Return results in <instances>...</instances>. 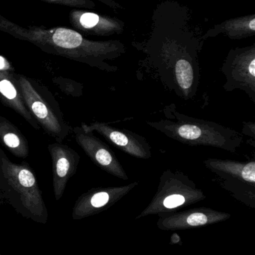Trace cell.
<instances>
[{"label": "cell", "mask_w": 255, "mask_h": 255, "mask_svg": "<svg viewBox=\"0 0 255 255\" xmlns=\"http://www.w3.org/2000/svg\"><path fill=\"white\" fill-rule=\"evenodd\" d=\"M52 159V187L55 200L61 199L69 180L77 171L80 156L68 145L59 142L48 145Z\"/></svg>", "instance_id": "obj_9"}, {"label": "cell", "mask_w": 255, "mask_h": 255, "mask_svg": "<svg viewBox=\"0 0 255 255\" xmlns=\"http://www.w3.org/2000/svg\"><path fill=\"white\" fill-rule=\"evenodd\" d=\"M208 217L203 213H193L187 218V222L190 226H203L208 223Z\"/></svg>", "instance_id": "obj_15"}, {"label": "cell", "mask_w": 255, "mask_h": 255, "mask_svg": "<svg viewBox=\"0 0 255 255\" xmlns=\"http://www.w3.org/2000/svg\"><path fill=\"white\" fill-rule=\"evenodd\" d=\"M225 34L232 40H241L254 36L255 34V15H247L232 18L214 25L203 36L204 40L219 34Z\"/></svg>", "instance_id": "obj_12"}, {"label": "cell", "mask_w": 255, "mask_h": 255, "mask_svg": "<svg viewBox=\"0 0 255 255\" xmlns=\"http://www.w3.org/2000/svg\"><path fill=\"white\" fill-rule=\"evenodd\" d=\"M81 128L86 132H97L112 145L132 157L147 160L152 156L151 146L146 138L131 130L112 127L103 122H94L89 125L82 124Z\"/></svg>", "instance_id": "obj_6"}, {"label": "cell", "mask_w": 255, "mask_h": 255, "mask_svg": "<svg viewBox=\"0 0 255 255\" xmlns=\"http://www.w3.org/2000/svg\"><path fill=\"white\" fill-rule=\"evenodd\" d=\"M0 142L15 157H28L29 148L26 138L17 127L2 116H0Z\"/></svg>", "instance_id": "obj_13"}, {"label": "cell", "mask_w": 255, "mask_h": 255, "mask_svg": "<svg viewBox=\"0 0 255 255\" xmlns=\"http://www.w3.org/2000/svg\"><path fill=\"white\" fill-rule=\"evenodd\" d=\"M137 185L134 182L127 186L112 188L94 189L88 193L82 195L73 207L72 217L73 220H79L89 214L91 211L103 208L110 202L115 194L120 192L130 190Z\"/></svg>", "instance_id": "obj_11"}, {"label": "cell", "mask_w": 255, "mask_h": 255, "mask_svg": "<svg viewBox=\"0 0 255 255\" xmlns=\"http://www.w3.org/2000/svg\"><path fill=\"white\" fill-rule=\"evenodd\" d=\"M243 133L244 135L250 136L253 140H255V124L253 122H246L244 124V128H243Z\"/></svg>", "instance_id": "obj_16"}, {"label": "cell", "mask_w": 255, "mask_h": 255, "mask_svg": "<svg viewBox=\"0 0 255 255\" xmlns=\"http://www.w3.org/2000/svg\"></svg>", "instance_id": "obj_19"}, {"label": "cell", "mask_w": 255, "mask_h": 255, "mask_svg": "<svg viewBox=\"0 0 255 255\" xmlns=\"http://www.w3.org/2000/svg\"><path fill=\"white\" fill-rule=\"evenodd\" d=\"M226 92L241 90L255 103V44L231 49L221 68Z\"/></svg>", "instance_id": "obj_5"}, {"label": "cell", "mask_w": 255, "mask_h": 255, "mask_svg": "<svg viewBox=\"0 0 255 255\" xmlns=\"http://www.w3.org/2000/svg\"><path fill=\"white\" fill-rule=\"evenodd\" d=\"M0 71L13 72V69L10 67V64L2 56H0Z\"/></svg>", "instance_id": "obj_17"}, {"label": "cell", "mask_w": 255, "mask_h": 255, "mask_svg": "<svg viewBox=\"0 0 255 255\" xmlns=\"http://www.w3.org/2000/svg\"><path fill=\"white\" fill-rule=\"evenodd\" d=\"M50 1H57V0H50Z\"/></svg>", "instance_id": "obj_18"}, {"label": "cell", "mask_w": 255, "mask_h": 255, "mask_svg": "<svg viewBox=\"0 0 255 255\" xmlns=\"http://www.w3.org/2000/svg\"><path fill=\"white\" fill-rule=\"evenodd\" d=\"M0 101L22 117L31 127L40 129V126L25 106L14 72L0 71Z\"/></svg>", "instance_id": "obj_10"}, {"label": "cell", "mask_w": 255, "mask_h": 255, "mask_svg": "<svg viewBox=\"0 0 255 255\" xmlns=\"http://www.w3.org/2000/svg\"><path fill=\"white\" fill-rule=\"evenodd\" d=\"M75 140L83 150L84 152L105 172L122 180L129 178L122 165L115 156V153L103 141L94 134L93 132H86L82 128H73Z\"/></svg>", "instance_id": "obj_7"}, {"label": "cell", "mask_w": 255, "mask_h": 255, "mask_svg": "<svg viewBox=\"0 0 255 255\" xmlns=\"http://www.w3.org/2000/svg\"><path fill=\"white\" fill-rule=\"evenodd\" d=\"M133 45L145 55L137 71L139 78L146 75L184 101L196 98L201 82L200 40L190 33L154 32L146 43Z\"/></svg>", "instance_id": "obj_1"}, {"label": "cell", "mask_w": 255, "mask_h": 255, "mask_svg": "<svg viewBox=\"0 0 255 255\" xmlns=\"http://www.w3.org/2000/svg\"><path fill=\"white\" fill-rule=\"evenodd\" d=\"M0 203L9 205L24 218L46 224L47 208L38 181L29 165L16 163L0 147Z\"/></svg>", "instance_id": "obj_3"}, {"label": "cell", "mask_w": 255, "mask_h": 255, "mask_svg": "<svg viewBox=\"0 0 255 255\" xmlns=\"http://www.w3.org/2000/svg\"><path fill=\"white\" fill-rule=\"evenodd\" d=\"M207 169L223 181L227 188H254L255 187V161H236L208 158L204 161Z\"/></svg>", "instance_id": "obj_8"}, {"label": "cell", "mask_w": 255, "mask_h": 255, "mask_svg": "<svg viewBox=\"0 0 255 255\" xmlns=\"http://www.w3.org/2000/svg\"><path fill=\"white\" fill-rule=\"evenodd\" d=\"M16 79L25 106L37 124L58 142L64 140L73 128L55 113L29 79L19 74Z\"/></svg>", "instance_id": "obj_4"}, {"label": "cell", "mask_w": 255, "mask_h": 255, "mask_svg": "<svg viewBox=\"0 0 255 255\" xmlns=\"http://www.w3.org/2000/svg\"><path fill=\"white\" fill-rule=\"evenodd\" d=\"M166 118L147 121V125L181 143L191 146H210L235 153L242 145L244 135L213 121L181 114L175 104L163 109Z\"/></svg>", "instance_id": "obj_2"}, {"label": "cell", "mask_w": 255, "mask_h": 255, "mask_svg": "<svg viewBox=\"0 0 255 255\" xmlns=\"http://www.w3.org/2000/svg\"><path fill=\"white\" fill-rule=\"evenodd\" d=\"M79 22L84 28L91 29L98 25L100 16L94 13H85L80 16Z\"/></svg>", "instance_id": "obj_14"}]
</instances>
